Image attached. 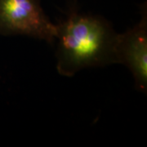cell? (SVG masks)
<instances>
[{"label": "cell", "mask_w": 147, "mask_h": 147, "mask_svg": "<svg viewBox=\"0 0 147 147\" xmlns=\"http://www.w3.org/2000/svg\"><path fill=\"white\" fill-rule=\"evenodd\" d=\"M117 34L105 18L71 10L57 25V72L72 77L84 69L116 64Z\"/></svg>", "instance_id": "6da1fadb"}, {"label": "cell", "mask_w": 147, "mask_h": 147, "mask_svg": "<svg viewBox=\"0 0 147 147\" xmlns=\"http://www.w3.org/2000/svg\"><path fill=\"white\" fill-rule=\"evenodd\" d=\"M0 35H25L54 44L57 25L47 17L40 0H0Z\"/></svg>", "instance_id": "7a4b0ae2"}, {"label": "cell", "mask_w": 147, "mask_h": 147, "mask_svg": "<svg viewBox=\"0 0 147 147\" xmlns=\"http://www.w3.org/2000/svg\"><path fill=\"white\" fill-rule=\"evenodd\" d=\"M142 7V18L136 26L118 34L115 42L116 64L126 65L133 76L136 88L147 91V14Z\"/></svg>", "instance_id": "3957f363"}]
</instances>
